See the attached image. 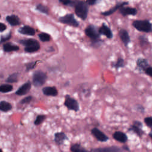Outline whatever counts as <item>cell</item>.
Instances as JSON below:
<instances>
[{
    "mask_svg": "<svg viewBox=\"0 0 152 152\" xmlns=\"http://www.w3.org/2000/svg\"><path fill=\"white\" fill-rule=\"evenodd\" d=\"M85 34L90 38L91 40V46L92 47L98 48L103 43V40L100 39V34L99 32V28L96 26L90 24L87 26L84 30Z\"/></svg>",
    "mask_w": 152,
    "mask_h": 152,
    "instance_id": "6da1fadb",
    "label": "cell"
},
{
    "mask_svg": "<svg viewBox=\"0 0 152 152\" xmlns=\"http://www.w3.org/2000/svg\"><path fill=\"white\" fill-rule=\"evenodd\" d=\"M75 13L82 20H85L88 15V4L83 1H78L74 4Z\"/></svg>",
    "mask_w": 152,
    "mask_h": 152,
    "instance_id": "7a4b0ae2",
    "label": "cell"
},
{
    "mask_svg": "<svg viewBox=\"0 0 152 152\" xmlns=\"http://www.w3.org/2000/svg\"><path fill=\"white\" fill-rule=\"evenodd\" d=\"M132 26L138 31L143 33L152 31V24L148 20H137L132 22Z\"/></svg>",
    "mask_w": 152,
    "mask_h": 152,
    "instance_id": "3957f363",
    "label": "cell"
},
{
    "mask_svg": "<svg viewBox=\"0 0 152 152\" xmlns=\"http://www.w3.org/2000/svg\"><path fill=\"white\" fill-rule=\"evenodd\" d=\"M19 42L23 45L25 46L24 50L26 52H28V53L35 52L40 49V45L39 42L35 39H29L21 40L19 41Z\"/></svg>",
    "mask_w": 152,
    "mask_h": 152,
    "instance_id": "277c9868",
    "label": "cell"
},
{
    "mask_svg": "<svg viewBox=\"0 0 152 152\" xmlns=\"http://www.w3.org/2000/svg\"><path fill=\"white\" fill-rule=\"evenodd\" d=\"M64 105L69 110L77 112L80 110V104L74 98L70 96L69 94H66Z\"/></svg>",
    "mask_w": 152,
    "mask_h": 152,
    "instance_id": "5b68a950",
    "label": "cell"
},
{
    "mask_svg": "<svg viewBox=\"0 0 152 152\" xmlns=\"http://www.w3.org/2000/svg\"><path fill=\"white\" fill-rule=\"evenodd\" d=\"M47 78L48 77L44 72L36 71L33 75V83L35 87H40L45 83Z\"/></svg>",
    "mask_w": 152,
    "mask_h": 152,
    "instance_id": "8992f818",
    "label": "cell"
},
{
    "mask_svg": "<svg viewBox=\"0 0 152 152\" xmlns=\"http://www.w3.org/2000/svg\"><path fill=\"white\" fill-rule=\"evenodd\" d=\"M142 126L143 125L142 122L137 120H134L132 122V124L128 128V131L134 132L138 137L141 138L145 134L144 131L142 129Z\"/></svg>",
    "mask_w": 152,
    "mask_h": 152,
    "instance_id": "52a82bcc",
    "label": "cell"
},
{
    "mask_svg": "<svg viewBox=\"0 0 152 152\" xmlns=\"http://www.w3.org/2000/svg\"><path fill=\"white\" fill-rule=\"evenodd\" d=\"M59 21L63 24H65L74 27H78L80 25L79 22L75 18L74 15L72 14H68L64 16L61 17L59 18Z\"/></svg>",
    "mask_w": 152,
    "mask_h": 152,
    "instance_id": "ba28073f",
    "label": "cell"
},
{
    "mask_svg": "<svg viewBox=\"0 0 152 152\" xmlns=\"http://www.w3.org/2000/svg\"><path fill=\"white\" fill-rule=\"evenodd\" d=\"M91 133L94 138L100 142H106L109 140V137L107 136L103 132L100 131L98 128L94 127L91 129Z\"/></svg>",
    "mask_w": 152,
    "mask_h": 152,
    "instance_id": "9c48e42d",
    "label": "cell"
},
{
    "mask_svg": "<svg viewBox=\"0 0 152 152\" xmlns=\"http://www.w3.org/2000/svg\"><path fill=\"white\" fill-rule=\"evenodd\" d=\"M122 150V148L116 145L92 148L90 151L93 152H119Z\"/></svg>",
    "mask_w": 152,
    "mask_h": 152,
    "instance_id": "30bf717a",
    "label": "cell"
},
{
    "mask_svg": "<svg viewBox=\"0 0 152 152\" xmlns=\"http://www.w3.org/2000/svg\"><path fill=\"white\" fill-rule=\"evenodd\" d=\"M119 36L124 46L127 47L131 42V37L127 30L124 28H121L119 31Z\"/></svg>",
    "mask_w": 152,
    "mask_h": 152,
    "instance_id": "8fae6325",
    "label": "cell"
},
{
    "mask_svg": "<svg viewBox=\"0 0 152 152\" xmlns=\"http://www.w3.org/2000/svg\"><path fill=\"white\" fill-rule=\"evenodd\" d=\"M148 66H150V64L148 60L145 58H138L136 61V69L141 72H144V71Z\"/></svg>",
    "mask_w": 152,
    "mask_h": 152,
    "instance_id": "7c38bea8",
    "label": "cell"
},
{
    "mask_svg": "<svg viewBox=\"0 0 152 152\" xmlns=\"http://www.w3.org/2000/svg\"><path fill=\"white\" fill-rule=\"evenodd\" d=\"M99 32L100 35L106 36L107 39H111L113 38V33L109 27L103 23L102 26L99 28Z\"/></svg>",
    "mask_w": 152,
    "mask_h": 152,
    "instance_id": "4fadbf2b",
    "label": "cell"
},
{
    "mask_svg": "<svg viewBox=\"0 0 152 152\" xmlns=\"http://www.w3.org/2000/svg\"><path fill=\"white\" fill-rule=\"evenodd\" d=\"M112 137L114 140L122 144L126 143L128 141L127 135L122 131H115L113 134Z\"/></svg>",
    "mask_w": 152,
    "mask_h": 152,
    "instance_id": "5bb4252c",
    "label": "cell"
},
{
    "mask_svg": "<svg viewBox=\"0 0 152 152\" xmlns=\"http://www.w3.org/2000/svg\"><path fill=\"white\" fill-rule=\"evenodd\" d=\"M68 138L67 135L64 132H58L54 135V141L58 145H61L64 144L65 141L68 140Z\"/></svg>",
    "mask_w": 152,
    "mask_h": 152,
    "instance_id": "9a60e30c",
    "label": "cell"
},
{
    "mask_svg": "<svg viewBox=\"0 0 152 152\" xmlns=\"http://www.w3.org/2000/svg\"><path fill=\"white\" fill-rule=\"evenodd\" d=\"M119 12L122 16H127V15H135L137 13V10L136 8H131V7H122L119 9Z\"/></svg>",
    "mask_w": 152,
    "mask_h": 152,
    "instance_id": "2e32d148",
    "label": "cell"
},
{
    "mask_svg": "<svg viewBox=\"0 0 152 152\" xmlns=\"http://www.w3.org/2000/svg\"><path fill=\"white\" fill-rule=\"evenodd\" d=\"M31 88V83L27 81V83L23 84L18 90L16 91L15 93L18 96H23L27 94Z\"/></svg>",
    "mask_w": 152,
    "mask_h": 152,
    "instance_id": "e0dca14e",
    "label": "cell"
},
{
    "mask_svg": "<svg viewBox=\"0 0 152 152\" xmlns=\"http://www.w3.org/2000/svg\"><path fill=\"white\" fill-rule=\"evenodd\" d=\"M43 94L48 96H56L58 94V90L55 87H45L43 88Z\"/></svg>",
    "mask_w": 152,
    "mask_h": 152,
    "instance_id": "ac0fdd59",
    "label": "cell"
},
{
    "mask_svg": "<svg viewBox=\"0 0 152 152\" xmlns=\"http://www.w3.org/2000/svg\"><path fill=\"white\" fill-rule=\"evenodd\" d=\"M18 31L22 34H26L28 36H34L35 34V30L28 26H24L21 27Z\"/></svg>",
    "mask_w": 152,
    "mask_h": 152,
    "instance_id": "d6986e66",
    "label": "cell"
},
{
    "mask_svg": "<svg viewBox=\"0 0 152 152\" xmlns=\"http://www.w3.org/2000/svg\"><path fill=\"white\" fill-rule=\"evenodd\" d=\"M128 3L126 2H121V3L118 4L115 6H114L113 7H112V8L109 10L108 11H104L103 12H102V14L103 15H104V16H109V15L113 14L117 10H119L121 7L124 6L125 5H126Z\"/></svg>",
    "mask_w": 152,
    "mask_h": 152,
    "instance_id": "ffe728a7",
    "label": "cell"
},
{
    "mask_svg": "<svg viewBox=\"0 0 152 152\" xmlns=\"http://www.w3.org/2000/svg\"><path fill=\"white\" fill-rule=\"evenodd\" d=\"M125 66V61L121 57L118 58L116 61L111 62V67L114 68L116 69H118L121 68H124Z\"/></svg>",
    "mask_w": 152,
    "mask_h": 152,
    "instance_id": "44dd1931",
    "label": "cell"
},
{
    "mask_svg": "<svg viewBox=\"0 0 152 152\" xmlns=\"http://www.w3.org/2000/svg\"><path fill=\"white\" fill-rule=\"evenodd\" d=\"M6 20L8 21V23L12 26H17V25L20 24V20L18 18V17L15 15H11L7 16Z\"/></svg>",
    "mask_w": 152,
    "mask_h": 152,
    "instance_id": "7402d4cb",
    "label": "cell"
},
{
    "mask_svg": "<svg viewBox=\"0 0 152 152\" xmlns=\"http://www.w3.org/2000/svg\"><path fill=\"white\" fill-rule=\"evenodd\" d=\"M3 49L5 52L17 51L19 50V47L15 45H12L11 43H6L3 45Z\"/></svg>",
    "mask_w": 152,
    "mask_h": 152,
    "instance_id": "603a6c76",
    "label": "cell"
},
{
    "mask_svg": "<svg viewBox=\"0 0 152 152\" xmlns=\"http://www.w3.org/2000/svg\"><path fill=\"white\" fill-rule=\"evenodd\" d=\"M70 151L72 152H87L88 150L81 146L80 143H75L71 145Z\"/></svg>",
    "mask_w": 152,
    "mask_h": 152,
    "instance_id": "cb8c5ba5",
    "label": "cell"
},
{
    "mask_svg": "<svg viewBox=\"0 0 152 152\" xmlns=\"http://www.w3.org/2000/svg\"><path fill=\"white\" fill-rule=\"evenodd\" d=\"M12 109V105L11 103L6 101L0 102V110L2 112H8Z\"/></svg>",
    "mask_w": 152,
    "mask_h": 152,
    "instance_id": "d4e9b609",
    "label": "cell"
},
{
    "mask_svg": "<svg viewBox=\"0 0 152 152\" xmlns=\"http://www.w3.org/2000/svg\"><path fill=\"white\" fill-rule=\"evenodd\" d=\"M139 41H140V45L141 47H145L149 45V41L147 37L144 35H141L139 36Z\"/></svg>",
    "mask_w": 152,
    "mask_h": 152,
    "instance_id": "484cf974",
    "label": "cell"
},
{
    "mask_svg": "<svg viewBox=\"0 0 152 152\" xmlns=\"http://www.w3.org/2000/svg\"><path fill=\"white\" fill-rule=\"evenodd\" d=\"M13 87L10 84H2L0 86V92L8 93L12 91Z\"/></svg>",
    "mask_w": 152,
    "mask_h": 152,
    "instance_id": "4316f807",
    "label": "cell"
},
{
    "mask_svg": "<svg viewBox=\"0 0 152 152\" xmlns=\"http://www.w3.org/2000/svg\"><path fill=\"white\" fill-rule=\"evenodd\" d=\"M18 73H14L10 75L7 79L6 81L8 83H16L18 81Z\"/></svg>",
    "mask_w": 152,
    "mask_h": 152,
    "instance_id": "83f0119b",
    "label": "cell"
},
{
    "mask_svg": "<svg viewBox=\"0 0 152 152\" xmlns=\"http://www.w3.org/2000/svg\"><path fill=\"white\" fill-rule=\"evenodd\" d=\"M40 40L42 42H49L50 40V36L46 33H40L38 35Z\"/></svg>",
    "mask_w": 152,
    "mask_h": 152,
    "instance_id": "f1b7e54d",
    "label": "cell"
},
{
    "mask_svg": "<svg viewBox=\"0 0 152 152\" xmlns=\"http://www.w3.org/2000/svg\"><path fill=\"white\" fill-rule=\"evenodd\" d=\"M46 119V116L43 115H39L36 117V119L34 121V124L36 125H39L41 124Z\"/></svg>",
    "mask_w": 152,
    "mask_h": 152,
    "instance_id": "f546056e",
    "label": "cell"
},
{
    "mask_svg": "<svg viewBox=\"0 0 152 152\" xmlns=\"http://www.w3.org/2000/svg\"><path fill=\"white\" fill-rule=\"evenodd\" d=\"M144 122L146 126L152 130V116H147L144 118Z\"/></svg>",
    "mask_w": 152,
    "mask_h": 152,
    "instance_id": "4dcf8cb0",
    "label": "cell"
},
{
    "mask_svg": "<svg viewBox=\"0 0 152 152\" xmlns=\"http://www.w3.org/2000/svg\"><path fill=\"white\" fill-rule=\"evenodd\" d=\"M36 8H37V10H38L41 12H43V13H45V14H48V11H49L48 8L46 6H45L42 4L37 5Z\"/></svg>",
    "mask_w": 152,
    "mask_h": 152,
    "instance_id": "1f68e13d",
    "label": "cell"
},
{
    "mask_svg": "<svg viewBox=\"0 0 152 152\" xmlns=\"http://www.w3.org/2000/svg\"><path fill=\"white\" fill-rule=\"evenodd\" d=\"M32 96H27L26 97H24V99H23L21 101H20V103L21 104H28L29 103H30V102L32 100Z\"/></svg>",
    "mask_w": 152,
    "mask_h": 152,
    "instance_id": "d6a6232c",
    "label": "cell"
},
{
    "mask_svg": "<svg viewBox=\"0 0 152 152\" xmlns=\"http://www.w3.org/2000/svg\"><path fill=\"white\" fill-rule=\"evenodd\" d=\"M144 73L152 78V66L150 65L147 68H146L145 69L144 71Z\"/></svg>",
    "mask_w": 152,
    "mask_h": 152,
    "instance_id": "836d02e7",
    "label": "cell"
},
{
    "mask_svg": "<svg viewBox=\"0 0 152 152\" xmlns=\"http://www.w3.org/2000/svg\"><path fill=\"white\" fill-rule=\"evenodd\" d=\"M59 2L65 5H74L75 3L72 0H59Z\"/></svg>",
    "mask_w": 152,
    "mask_h": 152,
    "instance_id": "e575fe53",
    "label": "cell"
},
{
    "mask_svg": "<svg viewBox=\"0 0 152 152\" xmlns=\"http://www.w3.org/2000/svg\"><path fill=\"white\" fill-rule=\"evenodd\" d=\"M135 110L137 111H138V112L141 113H144L145 112V108L141 104H137L135 106Z\"/></svg>",
    "mask_w": 152,
    "mask_h": 152,
    "instance_id": "d590c367",
    "label": "cell"
},
{
    "mask_svg": "<svg viewBox=\"0 0 152 152\" xmlns=\"http://www.w3.org/2000/svg\"><path fill=\"white\" fill-rule=\"evenodd\" d=\"M37 61H36V62H31V63H28L27 66H26V71H29L30 69H31L33 68H34V66L36 65V63H37Z\"/></svg>",
    "mask_w": 152,
    "mask_h": 152,
    "instance_id": "8d00e7d4",
    "label": "cell"
},
{
    "mask_svg": "<svg viewBox=\"0 0 152 152\" xmlns=\"http://www.w3.org/2000/svg\"><path fill=\"white\" fill-rule=\"evenodd\" d=\"M11 33L8 34L7 36H2L1 37V42H5L8 40H9L10 38H11Z\"/></svg>",
    "mask_w": 152,
    "mask_h": 152,
    "instance_id": "74e56055",
    "label": "cell"
},
{
    "mask_svg": "<svg viewBox=\"0 0 152 152\" xmlns=\"http://www.w3.org/2000/svg\"><path fill=\"white\" fill-rule=\"evenodd\" d=\"M6 28H7V26L4 23H0V31L2 32L4 30H5Z\"/></svg>",
    "mask_w": 152,
    "mask_h": 152,
    "instance_id": "f35d334b",
    "label": "cell"
},
{
    "mask_svg": "<svg viewBox=\"0 0 152 152\" xmlns=\"http://www.w3.org/2000/svg\"><path fill=\"white\" fill-rule=\"evenodd\" d=\"M97 0H87V3L88 4V5H92L95 4L97 2Z\"/></svg>",
    "mask_w": 152,
    "mask_h": 152,
    "instance_id": "ab89813d",
    "label": "cell"
},
{
    "mask_svg": "<svg viewBox=\"0 0 152 152\" xmlns=\"http://www.w3.org/2000/svg\"><path fill=\"white\" fill-rule=\"evenodd\" d=\"M121 148L122 149V150H125V151H130V149L129 148L128 146L127 145H126V144H125V145H122Z\"/></svg>",
    "mask_w": 152,
    "mask_h": 152,
    "instance_id": "60d3db41",
    "label": "cell"
},
{
    "mask_svg": "<svg viewBox=\"0 0 152 152\" xmlns=\"http://www.w3.org/2000/svg\"><path fill=\"white\" fill-rule=\"evenodd\" d=\"M148 136L150 137V138L152 140V130L150 131V132L148 133Z\"/></svg>",
    "mask_w": 152,
    "mask_h": 152,
    "instance_id": "b9f144b4",
    "label": "cell"
},
{
    "mask_svg": "<svg viewBox=\"0 0 152 152\" xmlns=\"http://www.w3.org/2000/svg\"><path fill=\"white\" fill-rule=\"evenodd\" d=\"M0 151H2V150H1V149H0Z\"/></svg>",
    "mask_w": 152,
    "mask_h": 152,
    "instance_id": "7bdbcfd3",
    "label": "cell"
},
{
    "mask_svg": "<svg viewBox=\"0 0 152 152\" xmlns=\"http://www.w3.org/2000/svg\"><path fill=\"white\" fill-rule=\"evenodd\" d=\"M0 17H1V15H0Z\"/></svg>",
    "mask_w": 152,
    "mask_h": 152,
    "instance_id": "ee69618b",
    "label": "cell"
}]
</instances>
